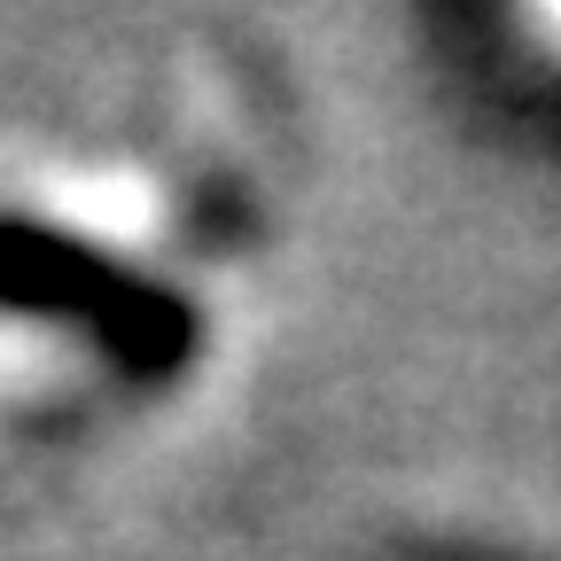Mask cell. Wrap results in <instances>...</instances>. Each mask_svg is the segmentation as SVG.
<instances>
[{
	"instance_id": "obj_1",
	"label": "cell",
	"mask_w": 561,
	"mask_h": 561,
	"mask_svg": "<svg viewBox=\"0 0 561 561\" xmlns=\"http://www.w3.org/2000/svg\"><path fill=\"white\" fill-rule=\"evenodd\" d=\"M62 219L70 227H94V234H125L149 219V195H140V180H87L62 195Z\"/></svg>"
}]
</instances>
